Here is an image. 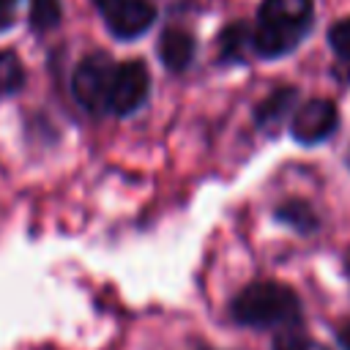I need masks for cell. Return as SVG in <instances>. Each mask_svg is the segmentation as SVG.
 Masks as SVG:
<instances>
[{"label": "cell", "mask_w": 350, "mask_h": 350, "mask_svg": "<svg viewBox=\"0 0 350 350\" xmlns=\"http://www.w3.org/2000/svg\"><path fill=\"white\" fill-rule=\"evenodd\" d=\"M230 320L241 328L273 334L304 328V301L279 279H257L232 295Z\"/></svg>", "instance_id": "6da1fadb"}, {"label": "cell", "mask_w": 350, "mask_h": 350, "mask_svg": "<svg viewBox=\"0 0 350 350\" xmlns=\"http://www.w3.org/2000/svg\"><path fill=\"white\" fill-rule=\"evenodd\" d=\"M312 0H262L252 27V46L257 57H284L312 30Z\"/></svg>", "instance_id": "7a4b0ae2"}, {"label": "cell", "mask_w": 350, "mask_h": 350, "mask_svg": "<svg viewBox=\"0 0 350 350\" xmlns=\"http://www.w3.org/2000/svg\"><path fill=\"white\" fill-rule=\"evenodd\" d=\"M115 60L107 52H93L82 57L71 74V93L82 109L90 115L107 112V98H109V85L115 74Z\"/></svg>", "instance_id": "3957f363"}, {"label": "cell", "mask_w": 350, "mask_h": 350, "mask_svg": "<svg viewBox=\"0 0 350 350\" xmlns=\"http://www.w3.org/2000/svg\"><path fill=\"white\" fill-rule=\"evenodd\" d=\"M150 93V68L145 60H123L115 66L107 112L112 115H131L137 112Z\"/></svg>", "instance_id": "277c9868"}, {"label": "cell", "mask_w": 350, "mask_h": 350, "mask_svg": "<svg viewBox=\"0 0 350 350\" xmlns=\"http://www.w3.org/2000/svg\"><path fill=\"white\" fill-rule=\"evenodd\" d=\"M93 3L107 30L120 41L139 38L156 22V5L150 0H93Z\"/></svg>", "instance_id": "5b68a950"}, {"label": "cell", "mask_w": 350, "mask_h": 350, "mask_svg": "<svg viewBox=\"0 0 350 350\" xmlns=\"http://www.w3.org/2000/svg\"><path fill=\"white\" fill-rule=\"evenodd\" d=\"M336 123H339L336 104L320 96V98H309L295 107L290 118V134L301 145H317V142H325L336 131Z\"/></svg>", "instance_id": "8992f818"}, {"label": "cell", "mask_w": 350, "mask_h": 350, "mask_svg": "<svg viewBox=\"0 0 350 350\" xmlns=\"http://www.w3.org/2000/svg\"><path fill=\"white\" fill-rule=\"evenodd\" d=\"M298 107V90L295 88H279L271 96H265L254 109V123L265 134H276L287 118H293Z\"/></svg>", "instance_id": "52a82bcc"}, {"label": "cell", "mask_w": 350, "mask_h": 350, "mask_svg": "<svg viewBox=\"0 0 350 350\" xmlns=\"http://www.w3.org/2000/svg\"><path fill=\"white\" fill-rule=\"evenodd\" d=\"M194 52H197V44L189 30L170 27L159 38V57L170 71H186L194 60Z\"/></svg>", "instance_id": "ba28073f"}, {"label": "cell", "mask_w": 350, "mask_h": 350, "mask_svg": "<svg viewBox=\"0 0 350 350\" xmlns=\"http://www.w3.org/2000/svg\"><path fill=\"white\" fill-rule=\"evenodd\" d=\"M249 55H254L252 25H246V22L227 25L219 36V57L224 63H243V60H249Z\"/></svg>", "instance_id": "9c48e42d"}, {"label": "cell", "mask_w": 350, "mask_h": 350, "mask_svg": "<svg viewBox=\"0 0 350 350\" xmlns=\"http://www.w3.org/2000/svg\"><path fill=\"white\" fill-rule=\"evenodd\" d=\"M273 219H276L279 224L295 230L298 235H312V232H317V227H320L317 213H314L312 205L304 202V200H287V202L276 205Z\"/></svg>", "instance_id": "30bf717a"}, {"label": "cell", "mask_w": 350, "mask_h": 350, "mask_svg": "<svg viewBox=\"0 0 350 350\" xmlns=\"http://www.w3.org/2000/svg\"><path fill=\"white\" fill-rule=\"evenodd\" d=\"M25 85V68L16 52H0V98L19 93Z\"/></svg>", "instance_id": "8fae6325"}, {"label": "cell", "mask_w": 350, "mask_h": 350, "mask_svg": "<svg viewBox=\"0 0 350 350\" xmlns=\"http://www.w3.org/2000/svg\"><path fill=\"white\" fill-rule=\"evenodd\" d=\"M60 22V0H30V27L46 33Z\"/></svg>", "instance_id": "7c38bea8"}, {"label": "cell", "mask_w": 350, "mask_h": 350, "mask_svg": "<svg viewBox=\"0 0 350 350\" xmlns=\"http://www.w3.org/2000/svg\"><path fill=\"white\" fill-rule=\"evenodd\" d=\"M271 350H328V347L320 345L317 339H312L304 328H290V331L273 334Z\"/></svg>", "instance_id": "4fadbf2b"}, {"label": "cell", "mask_w": 350, "mask_h": 350, "mask_svg": "<svg viewBox=\"0 0 350 350\" xmlns=\"http://www.w3.org/2000/svg\"><path fill=\"white\" fill-rule=\"evenodd\" d=\"M328 46L334 49V55L342 60V63H350V16L331 25L328 30Z\"/></svg>", "instance_id": "5bb4252c"}, {"label": "cell", "mask_w": 350, "mask_h": 350, "mask_svg": "<svg viewBox=\"0 0 350 350\" xmlns=\"http://www.w3.org/2000/svg\"><path fill=\"white\" fill-rule=\"evenodd\" d=\"M19 0H0V30L14 25V11H16Z\"/></svg>", "instance_id": "9a60e30c"}, {"label": "cell", "mask_w": 350, "mask_h": 350, "mask_svg": "<svg viewBox=\"0 0 350 350\" xmlns=\"http://www.w3.org/2000/svg\"><path fill=\"white\" fill-rule=\"evenodd\" d=\"M336 342H339L342 350H350V320L336 325Z\"/></svg>", "instance_id": "2e32d148"}]
</instances>
